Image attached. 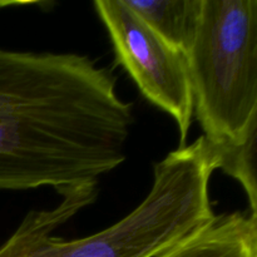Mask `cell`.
I'll use <instances>...</instances> for the list:
<instances>
[{
  "label": "cell",
  "mask_w": 257,
  "mask_h": 257,
  "mask_svg": "<svg viewBox=\"0 0 257 257\" xmlns=\"http://www.w3.org/2000/svg\"><path fill=\"white\" fill-rule=\"evenodd\" d=\"M85 55L0 49V190L98 182L122 165L135 118Z\"/></svg>",
  "instance_id": "6da1fadb"
},
{
  "label": "cell",
  "mask_w": 257,
  "mask_h": 257,
  "mask_svg": "<svg viewBox=\"0 0 257 257\" xmlns=\"http://www.w3.org/2000/svg\"><path fill=\"white\" fill-rule=\"evenodd\" d=\"M186 59L206 140L243 142L257 125V0H202Z\"/></svg>",
  "instance_id": "3957f363"
},
{
  "label": "cell",
  "mask_w": 257,
  "mask_h": 257,
  "mask_svg": "<svg viewBox=\"0 0 257 257\" xmlns=\"http://www.w3.org/2000/svg\"><path fill=\"white\" fill-rule=\"evenodd\" d=\"M168 45L186 54L201 18L202 0H123Z\"/></svg>",
  "instance_id": "8992f818"
},
{
  "label": "cell",
  "mask_w": 257,
  "mask_h": 257,
  "mask_svg": "<svg viewBox=\"0 0 257 257\" xmlns=\"http://www.w3.org/2000/svg\"><path fill=\"white\" fill-rule=\"evenodd\" d=\"M94 7L117 62L150 102L172 115L180 131V147L187 145L193 99L185 53L161 39L123 0H97Z\"/></svg>",
  "instance_id": "277c9868"
},
{
  "label": "cell",
  "mask_w": 257,
  "mask_h": 257,
  "mask_svg": "<svg viewBox=\"0 0 257 257\" xmlns=\"http://www.w3.org/2000/svg\"><path fill=\"white\" fill-rule=\"evenodd\" d=\"M156 257H257V216H215L211 222Z\"/></svg>",
  "instance_id": "5b68a950"
},
{
  "label": "cell",
  "mask_w": 257,
  "mask_h": 257,
  "mask_svg": "<svg viewBox=\"0 0 257 257\" xmlns=\"http://www.w3.org/2000/svg\"><path fill=\"white\" fill-rule=\"evenodd\" d=\"M211 143V142H210ZM217 156L218 170L241 183L247 195L250 213L257 216V183H256V130L252 131L241 143L213 145Z\"/></svg>",
  "instance_id": "52a82bcc"
},
{
  "label": "cell",
  "mask_w": 257,
  "mask_h": 257,
  "mask_svg": "<svg viewBox=\"0 0 257 257\" xmlns=\"http://www.w3.org/2000/svg\"><path fill=\"white\" fill-rule=\"evenodd\" d=\"M216 170L215 150L201 136L155 166L152 188L138 207L110 227L77 240L52 233L94 202L98 182L60 188V202L28 213L0 247V257H156L213 220L210 180Z\"/></svg>",
  "instance_id": "7a4b0ae2"
}]
</instances>
